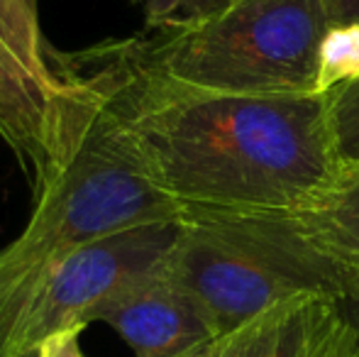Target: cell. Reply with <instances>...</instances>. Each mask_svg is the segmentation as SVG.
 <instances>
[{"label":"cell","instance_id":"7","mask_svg":"<svg viewBox=\"0 0 359 357\" xmlns=\"http://www.w3.org/2000/svg\"><path fill=\"white\" fill-rule=\"evenodd\" d=\"M227 357H359L342 299L298 296L230 333Z\"/></svg>","mask_w":359,"mask_h":357},{"label":"cell","instance_id":"17","mask_svg":"<svg viewBox=\"0 0 359 357\" xmlns=\"http://www.w3.org/2000/svg\"><path fill=\"white\" fill-rule=\"evenodd\" d=\"M227 348H230V333L205 340V343H201L198 348H194L184 357H227Z\"/></svg>","mask_w":359,"mask_h":357},{"label":"cell","instance_id":"16","mask_svg":"<svg viewBox=\"0 0 359 357\" xmlns=\"http://www.w3.org/2000/svg\"><path fill=\"white\" fill-rule=\"evenodd\" d=\"M342 306H345L347 318H350L352 328H355V333H357V340H359V267L355 269V274H352L350 289H347L345 299H342Z\"/></svg>","mask_w":359,"mask_h":357},{"label":"cell","instance_id":"5","mask_svg":"<svg viewBox=\"0 0 359 357\" xmlns=\"http://www.w3.org/2000/svg\"><path fill=\"white\" fill-rule=\"evenodd\" d=\"M179 230L181 218L135 225L59 260L34 284L10 321L0 357L29 355L49 335L88 325L105 301L164 264Z\"/></svg>","mask_w":359,"mask_h":357},{"label":"cell","instance_id":"4","mask_svg":"<svg viewBox=\"0 0 359 357\" xmlns=\"http://www.w3.org/2000/svg\"><path fill=\"white\" fill-rule=\"evenodd\" d=\"M327 22L320 0H237L205 25L140 37L169 79L240 95L316 93L318 49Z\"/></svg>","mask_w":359,"mask_h":357},{"label":"cell","instance_id":"13","mask_svg":"<svg viewBox=\"0 0 359 357\" xmlns=\"http://www.w3.org/2000/svg\"><path fill=\"white\" fill-rule=\"evenodd\" d=\"M144 5L147 29L179 32L220 18L237 0H133Z\"/></svg>","mask_w":359,"mask_h":357},{"label":"cell","instance_id":"8","mask_svg":"<svg viewBox=\"0 0 359 357\" xmlns=\"http://www.w3.org/2000/svg\"><path fill=\"white\" fill-rule=\"evenodd\" d=\"M64 93L67 86L52 88L39 81L0 39V140L32 186L59 157Z\"/></svg>","mask_w":359,"mask_h":357},{"label":"cell","instance_id":"15","mask_svg":"<svg viewBox=\"0 0 359 357\" xmlns=\"http://www.w3.org/2000/svg\"><path fill=\"white\" fill-rule=\"evenodd\" d=\"M330 25L359 22V0H320Z\"/></svg>","mask_w":359,"mask_h":357},{"label":"cell","instance_id":"3","mask_svg":"<svg viewBox=\"0 0 359 357\" xmlns=\"http://www.w3.org/2000/svg\"><path fill=\"white\" fill-rule=\"evenodd\" d=\"M161 269L201 306L215 335L298 296L345 299L355 274L293 215L262 213H184Z\"/></svg>","mask_w":359,"mask_h":357},{"label":"cell","instance_id":"6","mask_svg":"<svg viewBox=\"0 0 359 357\" xmlns=\"http://www.w3.org/2000/svg\"><path fill=\"white\" fill-rule=\"evenodd\" d=\"M93 321L110 325L137 357H184L217 338L201 306L161 267L105 301Z\"/></svg>","mask_w":359,"mask_h":357},{"label":"cell","instance_id":"9","mask_svg":"<svg viewBox=\"0 0 359 357\" xmlns=\"http://www.w3.org/2000/svg\"><path fill=\"white\" fill-rule=\"evenodd\" d=\"M293 218L308 238L347 267H359V167H340L332 184Z\"/></svg>","mask_w":359,"mask_h":357},{"label":"cell","instance_id":"2","mask_svg":"<svg viewBox=\"0 0 359 357\" xmlns=\"http://www.w3.org/2000/svg\"><path fill=\"white\" fill-rule=\"evenodd\" d=\"M59 79L67 86L59 157L32 186L25 228L0 248V343L27 294L59 260L120 230L184 215L149 179L100 100L76 79Z\"/></svg>","mask_w":359,"mask_h":357},{"label":"cell","instance_id":"18","mask_svg":"<svg viewBox=\"0 0 359 357\" xmlns=\"http://www.w3.org/2000/svg\"><path fill=\"white\" fill-rule=\"evenodd\" d=\"M22 357H34V353H29V355H22Z\"/></svg>","mask_w":359,"mask_h":357},{"label":"cell","instance_id":"11","mask_svg":"<svg viewBox=\"0 0 359 357\" xmlns=\"http://www.w3.org/2000/svg\"><path fill=\"white\" fill-rule=\"evenodd\" d=\"M359 79V22L330 25L318 49L316 93L325 95L332 88Z\"/></svg>","mask_w":359,"mask_h":357},{"label":"cell","instance_id":"19","mask_svg":"<svg viewBox=\"0 0 359 357\" xmlns=\"http://www.w3.org/2000/svg\"><path fill=\"white\" fill-rule=\"evenodd\" d=\"M130 3H133V0H130Z\"/></svg>","mask_w":359,"mask_h":357},{"label":"cell","instance_id":"10","mask_svg":"<svg viewBox=\"0 0 359 357\" xmlns=\"http://www.w3.org/2000/svg\"><path fill=\"white\" fill-rule=\"evenodd\" d=\"M0 39L47 86L62 88L64 81L49 64V44L39 27L37 0H0Z\"/></svg>","mask_w":359,"mask_h":357},{"label":"cell","instance_id":"14","mask_svg":"<svg viewBox=\"0 0 359 357\" xmlns=\"http://www.w3.org/2000/svg\"><path fill=\"white\" fill-rule=\"evenodd\" d=\"M86 325H74V328H64L59 333L49 335L47 340L37 345L34 357H86L81 350V333Z\"/></svg>","mask_w":359,"mask_h":357},{"label":"cell","instance_id":"1","mask_svg":"<svg viewBox=\"0 0 359 357\" xmlns=\"http://www.w3.org/2000/svg\"><path fill=\"white\" fill-rule=\"evenodd\" d=\"M57 76L81 81L149 179L181 213L296 215L340 172L327 95H240L161 74L140 37L81 52L49 49Z\"/></svg>","mask_w":359,"mask_h":357},{"label":"cell","instance_id":"12","mask_svg":"<svg viewBox=\"0 0 359 357\" xmlns=\"http://www.w3.org/2000/svg\"><path fill=\"white\" fill-rule=\"evenodd\" d=\"M327 95L332 149L340 167H359V79Z\"/></svg>","mask_w":359,"mask_h":357}]
</instances>
